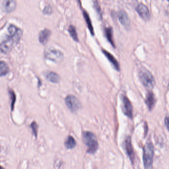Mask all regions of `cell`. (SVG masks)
<instances>
[{
	"mask_svg": "<svg viewBox=\"0 0 169 169\" xmlns=\"http://www.w3.org/2000/svg\"><path fill=\"white\" fill-rule=\"evenodd\" d=\"M154 152L153 145L150 140H148L143 147V162L145 169H152Z\"/></svg>",
	"mask_w": 169,
	"mask_h": 169,
	"instance_id": "cell-1",
	"label": "cell"
},
{
	"mask_svg": "<svg viewBox=\"0 0 169 169\" xmlns=\"http://www.w3.org/2000/svg\"><path fill=\"white\" fill-rule=\"evenodd\" d=\"M22 30L19 29L14 36H9L7 39L0 43V51L3 53H9L16 44L19 42L22 35Z\"/></svg>",
	"mask_w": 169,
	"mask_h": 169,
	"instance_id": "cell-2",
	"label": "cell"
},
{
	"mask_svg": "<svg viewBox=\"0 0 169 169\" xmlns=\"http://www.w3.org/2000/svg\"><path fill=\"white\" fill-rule=\"evenodd\" d=\"M83 139L87 146V153L93 154L98 149V143L97 136L93 133L85 131L83 133Z\"/></svg>",
	"mask_w": 169,
	"mask_h": 169,
	"instance_id": "cell-3",
	"label": "cell"
},
{
	"mask_svg": "<svg viewBox=\"0 0 169 169\" xmlns=\"http://www.w3.org/2000/svg\"><path fill=\"white\" fill-rule=\"evenodd\" d=\"M140 80L145 87L152 89L155 85V80L152 74L147 69L142 70L139 74Z\"/></svg>",
	"mask_w": 169,
	"mask_h": 169,
	"instance_id": "cell-4",
	"label": "cell"
},
{
	"mask_svg": "<svg viewBox=\"0 0 169 169\" xmlns=\"http://www.w3.org/2000/svg\"><path fill=\"white\" fill-rule=\"evenodd\" d=\"M46 59L52 60L54 62L59 63L62 62L64 55L61 51L54 48H48L44 53Z\"/></svg>",
	"mask_w": 169,
	"mask_h": 169,
	"instance_id": "cell-5",
	"label": "cell"
},
{
	"mask_svg": "<svg viewBox=\"0 0 169 169\" xmlns=\"http://www.w3.org/2000/svg\"><path fill=\"white\" fill-rule=\"evenodd\" d=\"M65 101L68 108L72 112H76L81 107V104L79 100L74 95H68L65 98Z\"/></svg>",
	"mask_w": 169,
	"mask_h": 169,
	"instance_id": "cell-6",
	"label": "cell"
},
{
	"mask_svg": "<svg viewBox=\"0 0 169 169\" xmlns=\"http://www.w3.org/2000/svg\"><path fill=\"white\" fill-rule=\"evenodd\" d=\"M123 111L126 116L130 119L133 117V106L127 97L123 95Z\"/></svg>",
	"mask_w": 169,
	"mask_h": 169,
	"instance_id": "cell-7",
	"label": "cell"
},
{
	"mask_svg": "<svg viewBox=\"0 0 169 169\" xmlns=\"http://www.w3.org/2000/svg\"><path fill=\"white\" fill-rule=\"evenodd\" d=\"M136 10L142 19L147 21L150 19V12L148 7L144 4L140 3L137 5Z\"/></svg>",
	"mask_w": 169,
	"mask_h": 169,
	"instance_id": "cell-8",
	"label": "cell"
},
{
	"mask_svg": "<svg viewBox=\"0 0 169 169\" xmlns=\"http://www.w3.org/2000/svg\"><path fill=\"white\" fill-rule=\"evenodd\" d=\"M125 146L127 155L131 160L132 163H133L135 160V153L132 144L131 138L130 136H128L126 138L125 142Z\"/></svg>",
	"mask_w": 169,
	"mask_h": 169,
	"instance_id": "cell-9",
	"label": "cell"
},
{
	"mask_svg": "<svg viewBox=\"0 0 169 169\" xmlns=\"http://www.w3.org/2000/svg\"><path fill=\"white\" fill-rule=\"evenodd\" d=\"M118 17L120 22L123 26L128 28L131 25V21L127 13L124 10H120L118 14Z\"/></svg>",
	"mask_w": 169,
	"mask_h": 169,
	"instance_id": "cell-10",
	"label": "cell"
},
{
	"mask_svg": "<svg viewBox=\"0 0 169 169\" xmlns=\"http://www.w3.org/2000/svg\"><path fill=\"white\" fill-rule=\"evenodd\" d=\"M16 7V2L14 0H5L2 3L3 10L7 12H10L14 11Z\"/></svg>",
	"mask_w": 169,
	"mask_h": 169,
	"instance_id": "cell-11",
	"label": "cell"
},
{
	"mask_svg": "<svg viewBox=\"0 0 169 169\" xmlns=\"http://www.w3.org/2000/svg\"><path fill=\"white\" fill-rule=\"evenodd\" d=\"M156 98L154 93L151 91L148 92L146 96L145 103L149 107V110H151L153 108L156 103Z\"/></svg>",
	"mask_w": 169,
	"mask_h": 169,
	"instance_id": "cell-12",
	"label": "cell"
},
{
	"mask_svg": "<svg viewBox=\"0 0 169 169\" xmlns=\"http://www.w3.org/2000/svg\"><path fill=\"white\" fill-rule=\"evenodd\" d=\"M50 35L51 31L47 28H45V30H42L39 35V40L40 43L43 44H46L50 37Z\"/></svg>",
	"mask_w": 169,
	"mask_h": 169,
	"instance_id": "cell-13",
	"label": "cell"
},
{
	"mask_svg": "<svg viewBox=\"0 0 169 169\" xmlns=\"http://www.w3.org/2000/svg\"><path fill=\"white\" fill-rule=\"evenodd\" d=\"M102 52L105 55V56L107 57V59H108L109 62L113 65L114 68L116 70L119 71L120 70V66H119V63L118 62L117 60L115 58V57L111 55L109 52L105 50L102 49Z\"/></svg>",
	"mask_w": 169,
	"mask_h": 169,
	"instance_id": "cell-14",
	"label": "cell"
},
{
	"mask_svg": "<svg viewBox=\"0 0 169 169\" xmlns=\"http://www.w3.org/2000/svg\"><path fill=\"white\" fill-rule=\"evenodd\" d=\"M46 78L49 81L53 83H57L60 82L61 76L57 73L53 71H50L46 74Z\"/></svg>",
	"mask_w": 169,
	"mask_h": 169,
	"instance_id": "cell-15",
	"label": "cell"
},
{
	"mask_svg": "<svg viewBox=\"0 0 169 169\" xmlns=\"http://www.w3.org/2000/svg\"><path fill=\"white\" fill-rule=\"evenodd\" d=\"M76 140L72 136H68L67 138L64 142V145L66 148L68 149L74 148L76 146Z\"/></svg>",
	"mask_w": 169,
	"mask_h": 169,
	"instance_id": "cell-16",
	"label": "cell"
},
{
	"mask_svg": "<svg viewBox=\"0 0 169 169\" xmlns=\"http://www.w3.org/2000/svg\"><path fill=\"white\" fill-rule=\"evenodd\" d=\"M9 67L5 61H0V76H4L9 73Z\"/></svg>",
	"mask_w": 169,
	"mask_h": 169,
	"instance_id": "cell-17",
	"label": "cell"
},
{
	"mask_svg": "<svg viewBox=\"0 0 169 169\" xmlns=\"http://www.w3.org/2000/svg\"><path fill=\"white\" fill-rule=\"evenodd\" d=\"M105 35L107 37V39L109 42L113 46L115 47V46L114 45V42L113 40V30L111 27H108L105 28Z\"/></svg>",
	"mask_w": 169,
	"mask_h": 169,
	"instance_id": "cell-18",
	"label": "cell"
},
{
	"mask_svg": "<svg viewBox=\"0 0 169 169\" xmlns=\"http://www.w3.org/2000/svg\"><path fill=\"white\" fill-rule=\"evenodd\" d=\"M83 15H84V19H86L87 24L88 25V28H89V29L90 30L91 33L92 35L94 34L93 27L92 26L91 21V19H90L89 14H88V13L85 10H84L83 11Z\"/></svg>",
	"mask_w": 169,
	"mask_h": 169,
	"instance_id": "cell-19",
	"label": "cell"
},
{
	"mask_svg": "<svg viewBox=\"0 0 169 169\" xmlns=\"http://www.w3.org/2000/svg\"><path fill=\"white\" fill-rule=\"evenodd\" d=\"M68 31H69L70 35L71 37L76 41H78L79 39H78V34L77 32L76 31V28L73 25H70L68 28Z\"/></svg>",
	"mask_w": 169,
	"mask_h": 169,
	"instance_id": "cell-20",
	"label": "cell"
},
{
	"mask_svg": "<svg viewBox=\"0 0 169 169\" xmlns=\"http://www.w3.org/2000/svg\"><path fill=\"white\" fill-rule=\"evenodd\" d=\"M9 93H10V99H11V110L12 111H13L14 107V104L16 101V95L12 89L9 90Z\"/></svg>",
	"mask_w": 169,
	"mask_h": 169,
	"instance_id": "cell-21",
	"label": "cell"
},
{
	"mask_svg": "<svg viewBox=\"0 0 169 169\" xmlns=\"http://www.w3.org/2000/svg\"><path fill=\"white\" fill-rule=\"evenodd\" d=\"M30 126L32 128V131H33V134L34 135V136L36 137H37V135H38V128H39L38 124H37L36 122L34 121L32 123H31Z\"/></svg>",
	"mask_w": 169,
	"mask_h": 169,
	"instance_id": "cell-22",
	"label": "cell"
},
{
	"mask_svg": "<svg viewBox=\"0 0 169 169\" xmlns=\"http://www.w3.org/2000/svg\"><path fill=\"white\" fill-rule=\"evenodd\" d=\"M19 28H17L16 26L14 25H10L8 28L9 33L10 34V36H14L16 34Z\"/></svg>",
	"mask_w": 169,
	"mask_h": 169,
	"instance_id": "cell-23",
	"label": "cell"
},
{
	"mask_svg": "<svg viewBox=\"0 0 169 169\" xmlns=\"http://www.w3.org/2000/svg\"><path fill=\"white\" fill-rule=\"evenodd\" d=\"M52 9L50 5H47L44 9L43 12L44 14H52Z\"/></svg>",
	"mask_w": 169,
	"mask_h": 169,
	"instance_id": "cell-24",
	"label": "cell"
},
{
	"mask_svg": "<svg viewBox=\"0 0 169 169\" xmlns=\"http://www.w3.org/2000/svg\"><path fill=\"white\" fill-rule=\"evenodd\" d=\"M95 9L97 10V12H98V14H99L100 16H102V14H101V10H100V7H99V5H98L97 2H95Z\"/></svg>",
	"mask_w": 169,
	"mask_h": 169,
	"instance_id": "cell-25",
	"label": "cell"
},
{
	"mask_svg": "<svg viewBox=\"0 0 169 169\" xmlns=\"http://www.w3.org/2000/svg\"><path fill=\"white\" fill-rule=\"evenodd\" d=\"M165 124L169 131V116L165 117Z\"/></svg>",
	"mask_w": 169,
	"mask_h": 169,
	"instance_id": "cell-26",
	"label": "cell"
},
{
	"mask_svg": "<svg viewBox=\"0 0 169 169\" xmlns=\"http://www.w3.org/2000/svg\"><path fill=\"white\" fill-rule=\"evenodd\" d=\"M0 169H4V168H3V167H2V166H1V165H0Z\"/></svg>",
	"mask_w": 169,
	"mask_h": 169,
	"instance_id": "cell-27",
	"label": "cell"
},
{
	"mask_svg": "<svg viewBox=\"0 0 169 169\" xmlns=\"http://www.w3.org/2000/svg\"><path fill=\"white\" fill-rule=\"evenodd\" d=\"M0 151H1V146H0Z\"/></svg>",
	"mask_w": 169,
	"mask_h": 169,
	"instance_id": "cell-28",
	"label": "cell"
},
{
	"mask_svg": "<svg viewBox=\"0 0 169 169\" xmlns=\"http://www.w3.org/2000/svg\"></svg>",
	"mask_w": 169,
	"mask_h": 169,
	"instance_id": "cell-29",
	"label": "cell"
}]
</instances>
